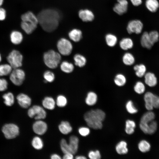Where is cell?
I'll use <instances>...</instances> for the list:
<instances>
[{
  "label": "cell",
  "mask_w": 159,
  "mask_h": 159,
  "mask_svg": "<svg viewBox=\"0 0 159 159\" xmlns=\"http://www.w3.org/2000/svg\"><path fill=\"white\" fill-rule=\"evenodd\" d=\"M78 15L80 18L84 22L91 21L95 18L93 12L88 9L80 10L79 12Z\"/></svg>",
  "instance_id": "obj_13"
},
{
  "label": "cell",
  "mask_w": 159,
  "mask_h": 159,
  "mask_svg": "<svg viewBox=\"0 0 159 159\" xmlns=\"http://www.w3.org/2000/svg\"><path fill=\"white\" fill-rule=\"evenodd\" d=\"M21 18V21L29 22L36 24L38 23L37 16L31 11H28L22 14Z\"/></svg>",
  "instance_id": "obj_16"
},
{
  "label": "cell",
  "mask_w": 159,
  "mask_h": 159,
  "mask_svg": "<svg viewBox=\"0 0 159 159\" xmlns=\"http://www.w3.org/2000/svg\"><path fill=\"white\" fill-rule=\"evenodd\" d=\"M145 5L150 11L154 13L158 10L159 7V3L157 0H146Z\"/></svg>",
  "instance_id": "obj_23"
},
{
  "label": "cell",
  "mask_w": 159,
  "mask_h": 159,
  "mask_svg": "<svg viewBox=\"0 0 159 159\" xmlns=\"http://www.w3.org/2000/svg\"><path fill=\"white\" fill-rule=\"evenodd\" d=\"M60 68L63 72L66 73H70L73 71L74 67L72 63L65 61L61 63L60 65Z\"/></svg>",
  "instance_id": "obj_32"
},
{
  "label": "cell",
  "mask_w": 159,
  "mask_h": 159,
  "mask_svg": "<svg viewBox=\"0 0 159 159\" xmlns=\"http://www.w3.org/2000/svg\"><path fill=\"white\" fill-rule=\"evenodd\" d=\"M128 5L122 4L117 3L113 7L114 11L117 14L121 15L127 11Z\"/></svg>",
  "instance_id": "obj_29"
},
{
  "label": "cell",
  "mask_w": 159,
  "mask_h": 159,
  "mask_svg": "<svg viewBox=\"0 0 159 159\" xmlns=\"http://www.w3.org/2000/svg\"><path fill=\"white\" fill-rule=\"evenodd\" d=\"M119 45L122 50H127L133 47L134 43L131 39L129 37H125L121 40L119 42Z\"/></svg>",
  "instance_id": "obj_20"
},
{
  "label": "cell",
  "mask_w": 159,
  "mask_h": 159,
  "mask_svg": "<svg viewBox=\"0 0 159 159\" xmlns=\"http://www.w3.org/2000/svg\"><path fill=\"white\" fill-rule=\"evenodd\" d=\"M136 75L141 78L144 76L146 73V68L145 65L141 64L135 65L133 67Z\"/></svg>",
  "instance_id": "obj_30"
},
{
  "label": "cell",
  "mask_w": 159,
  "mask_h": 159,
  "mask_svg": "<svg viewBox=\"0 0 159 159\" xmlns=\"http://www.w3.org/2000/svg\"><path fill=\"white\" fill-rule=\"evenodd\" d=\"M105 39L106 44L110 47H113L115 46L117 42V37L111 33L107 34L105 36Z\"/></svg>",
  "instance_id": "obj_31"
},
{
  "label": "cell",
  "mask_w": 159,
  "mask_h": 159,
  "mask_svg": "<svg viewBox=\"0 0 159 159\" xmlns=\"http://www.w3.org/2000/svg\"><path fill=\"white\" fill-rule=\"evenodd\" d=\"M4 0H0V7H2L4 4Z\"/></svg>",
  "instance_id": "obj_57"
},
{
  "label": "cell",
  "mask_w": 159,
  "mask_h": 159,
  "mask_svg": "<svg viewBox=\"0 0 159 159\" xmlns=\"http://www.w3.org/2000/svg\"><path fill=\"white\" fill-rule=\"evenodd\" d=\"M105 117V112L99 109L91 110L86 112L84 115V120L88 126L95 130L102 128V122Z\"/></svg>",
  "instance_id": "obj_2"
},
{
  "label": "cell",
  "mask_w": 159,
  "mask_h": 159,
  "mask_svg": "<svg viewBox=\"0 0 159 159\" xmlns=\"http://www.w3.org/2000/svg\"><path fill=\"white\" fill-rule=\"evenodd\" d=\"M154 95L152 93L148 92H146L144 95L145 108L149 111L152 110L153 108V103Z\"/></svg>",
  "instance_id": "obj_21"
},
{
  "label": "cell",
  "mask_w": 159,
  "mask_h": 159,
  "mask_svg": "<svg viewBox=\"0 0 159 159\" xmlns=\"http://www.w3.org/2000/svg\"><path fill=\"white\" fill-rule=\"evenodd\" d=\"M28 116L31 118L34 117L35 116V114L34 109L32 107L30 108L27 112Z\"/></svg>",
  "instance_id": "obj_51"
},
{
  "label": "cell",
  "mask_w": 159,
  "mask_h": 159,
  "mask_svg": "<svg viewBox=\"0 0 159 159\" xmlns=\"http://www.w3.org/2000/svg\"><path fill=\"white\" fill-rule=\"evenodd\" d=\"M60 146L61 150L63 153L65 154L70 153L68 143H67L65 139H62L61 140L60 143Z\"/></svg>",
  "instance_id": "obj_45"
},
{
  "label": "cell",
  "mask_w": 159,
  "mask_h": 159,
  "mask_svg": "<svg viewBox=\"0 0 159 159\" xmlns=\"http://www.w3.org/2000/svg\"><path fill=\"white\" fill-rule=\"evenodd\" d=\"M57 47L61 55L65 56L69 55L73 49V46L71 42L64 38H62L58 41Z\"/></svg>",
  "instance_id": "obj_7"
},
{
  "label": "cell",
  "mask_w": 159,
  "mask_h": 159,
  "mask_svg": "<svg viewBox=\"0 0 159 159\" xmlns=\"http://www.w3.org/2000/svg\"><path fill=\"white\" fill-rule=\"evenodd\" d=\"M79 140L76 136L72 135L69 138V147L70 153L75 154L77 152L78 148Z\"/></svg>",
  "instance_id": "obj_15"
},
{
  "label": "cell",
  "mask_w": 159,
  "mask_h": 159,
  "mask_svg": "<svg viewBox=\"0 0 159 159\" xmlns=\"http://www.w3.org/2000/svg\"><path fill=\"white\" fill-rule=\"evenodd\" d=\"M5 104L8 106L13 105L14 102V97L11 92H9L4 94L2 96Z\"/></svg>",
  "instance_id": "obj_35"
},
{
  "label": "cell",
  "mask_w": 159,
  "mask_h": 159,
  "mask_svg": "<svg viewBox=\"0 0 159 159\" xmlns=\"http://www.w3.org/2000/svg\"><path fill=\"white\" fill-rule=\"evenodd\" d=\"M51 159H60L61 157L58 155L56 154H54L51 155L50 156Z\"/></svg>",
  "instance_id": "obj_54"
},
{
  "label": "cell",
  "mask_w": 159,
  "mask_h": 159,
  "mask_svg": "<svg viewBox=\"0 0 159 159\" xmlns=\"http://www.w3.org/2000/svg\"><path fill=\"white\" fill-rule=\"evenodd\" d=\"M127 145L126 142L124 141H121L119 142L115 147L117 152L120 155L126 154L128 151Z\"/></svg>",
  "instance_id": "obj_34"
},
{
  "label": "cell",
  "mask_w": 159,
  "mask_h": 159,
  "mask_svg": "<svg viewBox=\"0 0 159 159\" xmlns=\"http://www.w3.org/2000/svg\"><path fill=\"white\" fill-rule=\"evenodd\" d=\"M2 131L5 137L8 139L15 138L18 135L19 132V127L13 123L5 124L2 127Z\"/></svg>",
  "instance_id": "obj_8"
},
{
  "label": "cell",
  "mask_w": 159,
  "mask_h": 159,
  "mask_svg": "<svg viewBox=\"0 0 159 159\" xmlns=\"http://www.w3.org/2000/svg\"><path fill=\"white\" fill-rule=\"evenodd\" d=\"M8 83L5 78H0V92L4 91L8 88Z\"/></svg>",
  "instance_id": "obj_47"
},
{
  "label": "cell",
  "mask_w": 159,
  "mask_h": 159,
  "mask_svg": "<svg viewBox=\"0 0 159 159\" xmlns=\"http://www.w3.org/2000/svg\"><path fill=\"white\" fill-rule=\"evenodd\" d=\"M10 40L13 44L17 45L20 44L23 39V35L20 31L14 30L12 31L9 35Z\"/></svg>",
  "instance_id": "obj_12"
},
{
  "label": "cell",
  "mask_w": 159,
  "mask_h": 159,
  "mask_svg": "<svg viewBox=\"0 0 159 159\" xmlns=\"http://www.w3.org/2000/svg\"><path fill=\"white\" fill-rule=\"evenodd\" d=\"M37 24L29 22L21 21L20 26L22 30L26 34H31L37 27Z\"/></svg>",
  "instance_id": "obj_17"
},
{
  "label": "cell",
  "mask_w": 159,
  "mask_h": 159,
  "mask_svg": "<svg viewBox=\"0 0 159 159\" xmlns=\"http://www.w3.org/2000/svg\"><path fill=\"white\" fill-rule=\"evenodd\" d=\"M13 69L8 63L0 64V77L9 75Z\"/></svg>",
  "instance_id": "obj_33"
},
{
  "label": "cell",
  "mask_w": 159,
  "mask_h": 159,
  "mask_svg": "<svg viewBox=\"0 0 159 159\" xmlns=\"http://www.w3.org/2000/svg\"><path fill=\"white\" fill-rule=\"evenodd\" d=\"M153 107L159 108V97L154 94L153 97Z\"/></svg>",
  "instance_id": "obj_50"
},
{
  "label": "cell",
  "mask_w": 159,
  "mask_h": 159,
  "mask_svg": "<svg viewBox=\"0 0 159 159\" xmlns=\"http://www.w3.org/2000/svg\"><path fill=\"white\" fill-rule=\"evenodd\" d=\"M140 42L142 47L148 49H151L154 45L150 40L148 33L147 32H145L143 34Z\"/></svg>",
  "instance_id": "obj_19"
},
{
  "label": "cell",
  "mask_w": 159,
  "mask_h": 159,
  "mask_svg": "<svg viewBox=\"0 0 159 159\" xmlns=\"http://www.w3.org/2000/svg\"><path fill=\"white\" fill-rule=\"evenodd\" d=\"M155 117L154 113L151 111L145 113L142 116L140 121V127L145 133L152 134L156 131L157 125L156 122L154 120Z\"/></svg>",
  "instance_id": "obj_3"
},
{
  "label": "cell",
  "mask_w": 159,
  "mask_h": 159,
  "mask_svg": "<svg viewBox=\"0 0 159 159\" xmlns=\"http://www.w3.org/2000/svg\"><path fill=\"white\" fill-rule=\"evenodd\" d=\"M75 158L76 159H86L87 158L83 155H77L76 156Z\"/></svg>",
  "instance_id": "obj_56"
},
{
  "label": "cell",
  "mask_w": 159,
  "mask_h": 159,
  "mask_svg": "<svg viewBox=\"0 0 159 159\" xmlns=\"http://www.w3.org/2000/svg\"><path fill=\"white\" fill-rule=\"evenodd\" d=\"M90 129L86 127H81L78 129L79 134L82 136H86L88 135L90 133Z\"/></svg>",
  "instance_id": "obj_48"
},
{
  "label": "cell",
  "mask_w": 159,
  "mask_h": 159,
  "mask_svg": "<svg viewBox=\"0 0 159 159\" xmlns=\"http://www.w3.org/2000/svg\"><path fill=\"white\" fill-rule=\"evenodd\" d=\"M2 60V57H1V55L0 53V63L1 62Z\"/></svg>",
  "instance_id": "obj_58"
},
{
  "label": "cell",
  "mask_w": 159,
  "mask_h": 159,
  "mask_svg": "<svg viewBox=\"0 0 159 159\" xmlns=\"http://www.w3.org/2000/svg\"><path fill=\"white\" fill-rule=\"evenodd\" d=\"M68 36L71 40L75 42H78L82 38V33L80 30L74 29L69 32Z\"/></svg>",
  "instance_id": "obj_22"
},
{
  "label": "cell",
  "mask_w": 159,
  "mask_h": 159,
  "mask_svg": "<svg viewBox=\"0 0 159 159\" xmlns=\"http://www.w3.org/2000/svg\"><path fill=\"white\" fill-rule=\"evenodd\" d=\"M114 82L116 85L121 87L124 86L125 84L127 79L125 76L124 74L119 73L115 76Z\"/></svg>",
  "instance_id": "obj_36"
},
{
  "label": "cell",
  "mask_w": 159,
  "mask_h": 159,
  "mask_svg": "<svg viewBox=\"0 0 159 159\" xmlns=\"http://www.w3.org/2000/svg\"><path fill=\"white\" fill-rule=\"evenodd\" d=\"M143 28V24L139 20L135 19L130 21L127 25L126 29L128 33L130 34L135 33L140 34Z\"/></svg>",
  "instance_id": "obj_9"
},
{
  "label": "cell",
  "mask_w": 159,
  "mask_h": 159,
  "mask_svg": "<svg viewBox=\"0 0 159 159\" xmlns=\"http://www.w3.org/2000/svg\"><path fill=\"white\" fill-rule=\"evenodd\" d=\"M150 40L153 44L157 42L159 39V34L158 31L153 30L148 33Z\"/></svg>",
  "instance_id": "obj_43"
},
{
  "label": "cell",
  "mask_w": 159,
  "mask_h": 159,
  "mask_svg": "<svg viewBox=\"0 0 159 159\" xmlns=\"http://www.w3.org/2000/svg\"><path fill=\"white\" fill-rule=\"evenodd\" d=\"M43 77L44 79L45 83L52 82L55 79V76L54 74L52 71L47 70L45 71L43 74Z\"/></svg>",
  "instance_id": "obj_41"
},
{
  "label": "cell",
  "mask_w": 159,
  "mask_h": 159,
  "mask_svg": "<svg viewBox=\"0 0 159 159\" xmlns=\"http://www.w3.org/2000/svg\"><path fill=\"white\" fill-rule=\"evenodd\" d=\"M144 77L145 82L148 86L152 87L157 84V78L154 73L151 72H146Z\"/></svg>",
  "instance_id": "obj_14"
},
{
  "label": "cell",
  "mask_w": 159,
  "mask_h": 159,
  "mask_svg": "<svg viewBox=\"0 0 159 159\" xmlns=\"http://www.w3.org/2000/svg\"><path fill=\"white\" fill-rule=\"evenodd\" d=\"M35 116L34 118L36 120H41L45 118L47 113L44 108L39 105H34L33 106Z\"/></svg>",
  "instance_id": "obj_18"
},
{
  "label": "cell",
  "mask_w": 159,
  "mask_h": 159,
  "mask_svg": "<svg viewBox=\"0 0 159 159\" xmlns=\"http://www.w3.org/2000/svg\"><path fill=\"white\" fill-rule=\"evenodd\" d=\"M73 155L70 153H65L63 156V158L64 159H72L74 158Z\"/></svg>",
  "instance_id": "obj_53"
},
{
  "label": "cell",
  "mask_w": 159,
  "mask_h": 159,
  "mask_svg": "<svg viewBox=\"0 0 159 159\" xmlns=\"http://www.w3.org/2000/svg\"><path fill=\"white\" fill-rule=\"evenodd\" d=\"M43 58L44 62L47 67L54 69L56 68L60 63L61 57L59 52L51 49L44 53Z\"/></svg>",
  "instance_id": "obj_4"
},
{
  "label": "cell",
  "mask_w": 159,
  "mask_h": 159,
  "mask_svg": "<svg viewBox=\"0 0 159 159\" xmlns=\"http://www.w3.org/2000/svg\"><path fill=\"white\" fill-rule=\"evenodd\" d=\"M133 89L136 93L141 94L145 92V88L144 84L143 82L138 81L135 83Z\"/></svg>",
  "instance_id": "obj_40"
},
{
  "label": "cell",
  "mask_w": 159,
  "mask_h": 159,
  "mask_svg": "<svg viewBox=\"0 0 159 159\" xmlns=\"http://www.w3.org/2000/svg\"><path fill=\"white\" fill-rule=\"evenodd\" d=\"M32 144L33 147L37 150L41 149L44 145L42 139L38 136H35L33 138L32 142Z\"/></svg>",
  "instance_id": "obj_38"
},
{
  "label": "cell",
  "mask_w": 159,
  "mask_h": 159,
  "mask_svg": "<svg viewBox=\"0 0 159 159\" xmlns=\"http://www.w3.org/2000/svg\"><path fill=\"white\" fill-rule=\"evenodd\" d=\"M16 99L19 104L22 107L27 108L31 105L32 100L30 97L27 95L21 93L18 94Z\"/></svg>",
  "instance_id": "obj_11"
},
{
  "label": "cell",
  "mask_w": 159,
  "mask_h": 159,
  "mask_svg": "<svg viewBox=\"0 0 159 159\" xmlns=\"http://www.w3.org/2000/svg\"><path fill=\"white\" fill-rule=\"evenodd\" d=\"M138 148L141 152L145 153L148 151L150 148V143L146 140H141L138 143Z\"/></svg>",
  "instance_id": "obj_39"
},
{
  "label": "cell",
  "mask_w": 159,
  "mask_h": 159,
  "mask_svg": "<svg viewBox=\"0 0 159 159\" xmlns=\"http://www.w3.org/2000/svg\"><path fill=\"white\" fill-rule=\"evenodd\" d=\"M132 4L135 6H138L142 3V0H130Z\"/></svg>",
  "instance_id": "obj_52"
},
{
  "label": "cell",
  "mask_w": 159,
  "mask_h": 159,
  "mask_svg": "<svg viewBox=\"0 0 159 159\" xmlns=\"http://www.w3.org/2000/svg\"><path fill=\"white\" fill-rule=\"evenodd\" d=\"M23 57L18 50L14 49L8 54L6 57L7 61L13 69L20 68L22 65Z\"/></svg>",
  "instance_id": "obj_5"
},
{
  "label": "cell",
  "mask_w": 159,
  "mask_h": 159,
  "mask_svg": "<svg viewBox=\"0 0 159 159\" xmlns=\"http://www.w3.org/2000/svg\"><path fill=\"white\" fill-rule=\"evenodd\" d=\"M73 59L75 65L80 67H84L87 63L85 57L80 54H75L74 56Z\"/></svg>",
  "instance_id": "obj_27"
},
{
  "label": "cell",
  "mask_w": 159,
  "mask_h": 159,
  "mask_svg": "<svg viewBox=\"0 0 159 159\" xmlns=\"http://www.w3.org/2000/svg\"><path fill=\"white\" fill-rule=\"evenodd\" d=\"M126 108L127 111L130 113L134 114L138 112V110L134 106L132 102L128 101L126 105Z\"/></svg>",
  "instance_id": "obj_44"
},
{
  "label": "cell",
  "mask_w": 159,
  "mask_h": 159,
  "mask_svg": "<svg viewBox=\"0 0 159 159\" xmlns=\"http://www.w3.org/2000/svg\"><path fill=\"white\" fill-rule=\"evenodd\" d=\"M97 99V94L94 92L90 91L87 94L85 102L87 105L92 106L96 103Z\"/></svg>",
  "instance_id": "obj_28"
},
{
  "label": "cell",
  "mask_w": 159,
  "mask_h": 159,
  "mask_svg": "<svg viewBox=\"0 0 159 159\" xmlns=\"http://www.w3.org/2000/svg\"><path fill=\"white\" fill-rule=\"evenodd\" d=\"M136 125L134 121L132 120H128L125 122V131L128 135L132 134L134 132Z\"/></svg>",
  "instance_id": "obj_37"
},
{
  "label": "cell",
  "mask_w": 159,
  "mask_h": 159,
  "mask_svg": "<svg viewBox=\"0 0 159 159\" xmlns=\"http://www.w3.org/2000/svg\"><path fill=\"white\" fill-rule=\"evenodd\" d=\"M7 16V12L5 9L0 7V21H4Z\"/></svg>",
  "instance_id": "obj_49"
},
{
  "label": "cell",
  "mask_w": 159,
  "mask_h": 159,
  "mask_svg": "<svg viewBox=\"0 0 159 159\" xmlns=\"http://www.w3.org/2000/svg\"><path fill=\"white\" fill-rule=\"evenodd\" d=\"M89 158L91 159H99L101 158V155L98 150L90 151L88 154Z\"/></svg>",
  "instance_id": "obj_46"
},
{
  "label": "cell",
  "mask_w": 159,
  "mask_h": 159,
  "mask_svg": "<svg viewBox=\"0 0 159 159\" xmlns=\"http://www.w3.org/2000/svg\"><path fill=\"white\" fill-rule=\"evenodd\" d=\"M60 132L64 135H67L72 130V127L69 123L67 121H62L58 126Z\"/></svg>",
  "instance_id": "obj_24"
},
{
  "label": "cell",
  "mask_w": 159,
  "mask_h": 159,
  "mask_svg": "<svg viewBox=\"0 0 159 159\" xmlns=\"http://www.w3.org/2000/svg\"><path fill=\"white\" fill-rule=\"evenodd\" d=\"M32 128L35 133L39 135H42L46 132L47 125L44 121L41 120H38L33 123Z\"/></svg>",
  "instance_id": "obj_10"
},
{
  "label": "cell",
  "mask_w": 159,
  "mask_h": 159,
  "mask_svg": "<svg viewBox=\"0 0 159 159\" xmlns=\"http://www.w3.org/2000/svg\"><path fill=\"white\" fill-rule=\"evenodd\" d=\"M9 76V79L14 85L20 86L23 83L26 75L23 70L18 68L13 69Z\"/></svg>",
  "instance_id": "obj_6"
},
{
  "label": "cell",
  "mask_w": 159,
  "mask_h": 159,
  "mask_svg": "<svg viewBox=\"0 0 159 159\" xmlns=\"http://www.w3.org/2000/svg\"><path fill=\"white\" fill-rule=\"evenodd\" d=\"M117 3L122 4L126 5H128V2L127 0H117Z\"/></svg>",
  "instance_id": "obj_55"
},
{
  "label": "cell",
  "mask_w": 159,
  "mask_h": 159,
  "mask_svg": "<svg viewBox=\"0 0 159 159\" xmlns=\"http://www.w3.org/2000/svg\"><path fill=\"white\" fill-rule=\"evenodd\" d=\"M55 104L54 100L50 97H45L42 102V104L44 107L49 110L54 109L55 107Z\"/></svg>",
  "instance_id": "obj_25"
},
{
  "label": "cell",
  "mask_w": 159,
  "mask_h": 159,
  "mask_svg": "<svg viewBox=\"0 0 159 159\" xmlns=\"http://www.w3.org/2000/svg\"><path fill=\"white\" fill-rule=\"evenodd\" d=\"M56 102L57 105L58 107H63L66 105L67 103V100L64 96L59 95L57 97Z\"/></svg>",
  "instance_id": "obj_42"
},
{
  "label": "cell",
  "mask_w": 159,
  "mask_h": 159,
  "mask_svg": "<svg viewBox=\"0 0 159 159\" xmlns=\"http://www.w3.org/2000/svg\"><path fill=\"white\" fill-rule=\"evenodd\" d=\"M135 58L133 55L131 53H125L122 57V61L123 64L127 66L132 65L135 63Z\"/></svg>",
  "instance_id": "obj_26"
},
{
  "label": "cell",
  "mask_w": 159,
  "mask_h": 159,
  "mask_svg": "<svg viewBox=\"0 0 159 159\" xmlns=\"http://www.w3.org/2000/svg\"><path fill=\"white\" fill-rule=\"evenodd\" d=\"M38 23L42 29L47 32H52L57 27L61 15L54 9H46L40 12L37 16Z\"/></svg>",
  "instance_id": "obj_1"
}]
</instances>
